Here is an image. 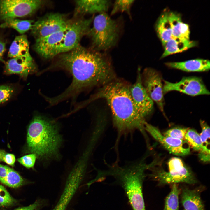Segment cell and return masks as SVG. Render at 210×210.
Segmentation results:
<instances>
[{"mask_svg":"<svg viewBox=\"0 0 210 210\" xmlns=\"http://www.w3.org/2000/svg\"><path fill=\"white\" fill-rule=\"evenodd\" d=\"M54 69L65 70L73 78L70 85L62 93L48 98V102L51 106L74 98L86 89L102 86L116 79L111 62L107 56L80 45L62 54L54 65L45 71Z\"/></svg>","mask_w":210,"mask_h":210,"instance_id":"cell-1","label":"cell"},{"mask_svg":"<svg viewBox=\"0 0 210 210\" xmlns=\"http://www.w3.org/2000/svg\"><path fill=\"white\" fill-rule=\"evenodd\" d=\"M130 85L116 79L102 86L89 99L78 105L81 109L90 103L99 99H105L111 111L113 125L118 137L136 130L146 137V122L136 109L130 92Z\"/></svg>","mask_w":210,"mask_h":210,"instance_id":"cell-2","label":"cell"},{"mask_svg":"<svg viewBox=\"0 0 210 210\" xmlns=\"http://www.w3.org/2000/svg\"><path fill=\"white\" fill-rule=\"evenodd\" d=\"M27 141L31 153L49 158L57 155L62 139L54 121L37 114L28 126Z\"/></svg>","mask_w":210,"mask_h":210,"instance_id":"cell-3","label":"cell"},{"mask_svg":"<svg viewBox=\"0 0 210 210\" xmlns=\"http://www.w3.org/2000/svg\"><path fill=\"white\" fill-rule=\"evenodd\" d=\"M150 167L143 161L128 165H114L104 173L103 176L114 177L125 190L133 210H146L143 196V184L145 177V172Z\"/></svg>","mask_w":210,"mask_h":210,"instance_id":"cell-4","label":"cell"},{"mask_svg":"<svg viewBox=\"0 0 210 210\" xmlns=\"http://www.w3.org/2000/svg\"><path fill=\"white\" fill-rule=\"evenodd\" d=\"M92 22L88 35L91 37L93 49L98 51L106 50L115 46L119 32L116 22L106 13H99Z\"/></svg>","mask_w":210,"mask_h":210,"instance_id":"cell-5","label":"cell"},{"mask_svg":"<svg viewBox=\"0 0 210 210\" xmlns=\"http://www.w3.org/2000/svg\"><path fill=\"white\" fill-rule=\"evenodd\" d=\"M80 19L71 22L55 52V56L69 52L80 45L83 36L88 35L93 19Z\"/></svg>","mask_w":210,"mask_h":210,"instance_id":"cell-6","label":"cell"},{"mask_svg":"<svg viewBox=\"0 0 210 210\" xmlns=\"http://www.w3.org/2000/svg\"><path fill=\"white\" fill-rule=\"evenodd\" d=\"M43 3L40 0H0V20L5 21L30 15Z\"/></svg>","mask_w":210,"mask_h":210,"instance_id":"cell-7","label":"cell"},{"mask_svg":"<svg viewBox=\"0 0 210 210\" xmlns=\"http://www.w3.org/2000/svg\"><path fill=\"white\" fill-rule=\"evenodd\" d=\"M71 22L62 14L49 13L34 23L31 33L36 40L65 29Z\"/></svg>","mask_w":210,"mask_h":210,"instance_id":"cell-8","label":"cell"},{"mask_svg":"<svg viewBox=\"0 0 210 210\" xmlns=\"http://www.w3.org/2000/svg\"><path fill=\"white\" fill-rule=\"evenodd\" d=\"M141 78L143 85L149 97L164 112V99L162 77L157 71L148 68L144 71Z\"/></svg>","mask_w":210,"mask_h":210,"instance_id":"cell-9","label":"cell"},{"mask_svg":"<svg viewBox=\"0 0 210 210\" xmlns=\"http://www.w3.org/2000/svg\"><path fill=\"white\" fill-rule=\"evenodd\" d=\"M172 91L179 92L191 96L210 94L202 79L196 76L183 77L175 83L164 80V94Z\"/></svg>","mask_w":210,"mask_h":210,"instance_id":"cell-10","label":"cell"},{"mask_svg":"<svg viewBox=\"0 0 210 210\" xmlns=\"http://www.w3.org/2000/svg\"><path fill=\"white\" fill-rule=\"evenodd\" d=\"M135 82L130 85V92L134 107L144 119L152 112L153 102L148 94L142 83L140 70H138Z\"/></svg>","mask_w":210,"mask_h":210,"instance_id":"cell-11","label":"cell"},{"mask_svg":"<svg viewBox=\"0 0 210 210\" xmlns=\"http://www.w3.org/2000/svg\"><path fill=\"white\" fill-rule=\"evenodd\" d=\"M145 129L171 153L179 156L190 153V146H186V144H188L185 141L165 136L157 128L146 122Z\"/></svg>","mask_w":210,"mask_h":210,"instance_id":"cell-12","label":"cell"},{"mask_svg":"<svg viewBox=\"0 0 210 210\" xmlns=\"http://www.w3.org/2000/svg\"><path fill=\"white\" fill-rule=\"evenodd\" d=\"M149 169L152 171L150 176L160 184L179 183L194 184L197 182L191 171L186 166L182 169L167 172L153 167Z\"/></svg>","mask_w":210,"mask_h":210,"instance_id":"cell-13","label":"cell"},{"mask_svg":"<svg viewBox=\"0 0 210 210\" xmlns=\"http://www.w3.org/2000/svg\"><path fill=\"white\" fill-rule=\"evenodd\" d=\"M69 25L62 30L35 40L34 46L35 51L41 56L46 59L54 57L56 49L62 40Z\"/></svg>","mask_w":210,"mask_h":210,"instance_id":"cell-14","label":"cell"},{"mask_svg":"<svg viewBox=\"0 0 210 210\" xmlns=\"http://www.w3.org/2000/svg\"><path fill=\"white\" fill-rule=\"evenodd\" d=\"M36 66L31 55L11 58L5 64L4 73L9 75L15 74L25 79L29 75L36 72Z\"/></svg>","mask_w":210,"mask_h":210,"instance_id":"cell-15","label":"cell"},{"mask_svg":"<svg viewBox=\"0 0 210 210\" xmlns=\"http://www.w3.org/2000/svg\"><path fill=\"white\" fill-rule=\"evenodd\" d=\"M75 14L100 13H106L110 6L109 0H77Z\"/></svg>","mask_w":210,"mask_h":210,"instance_id":"cell-16","label":"cell"},{"mask_svg":"<svg viewBox=\"0 0 210 210\" xmlns=\"http://www.w3.org/2000/svg\"><path fill=\"white\" fill-rule=\"evenodd\" d=\"M167 67L187 72L207 71L210 68L209 60L197 59L179 62H168L165 63Z\"/></svg>","mask_w":210,"mask_h":210,"instance_id":"cell-17","label":"cell"},{"mask_svg":"<svg viewBox=\"0 0 210 210\" xmlns=\"http://www.w3.org/2000/svg\"><path fill=\"white\" fill-rule=\"evenodd\" d=\"M172 37L182 39L190 40V31L188 24L183 22L180 15L174 12H167Z\"/></svg>","mask_w":210,"mask_h":210,"instance_id":"cell-18","label":"cell"},{"mask_svg":"<svg viewBox=\"0 0 210 210\" xmlns=\"http://www.w3.org/2000/svg\"><path fill=\"white\" fill-rule=\"evenodd\" d=\"M181 199L184 210H204V205L198 190L185 188L182 190Z\"/></svg>","mask_w":210,"mask_h":210,"instance_id":"cell-19","label":"cell"},{"mask_svg":"<svg viewBox=\"0 0 210 210\" xmlns=\"http://www.w3.org/2000/svg\"><path fill=\"white\" fill-rule=\"evenodd\" d=\"M197 44V42L194 41L182 39L172 37L164 46V52L161 58L185 51L196 46Z\"/></svg>","mask_w":210,"mask_h":210,"instance_id":"cell-20","label":"cell"},{"mask_svg":"<svg viewBox=\"0 0 210 210\" xmlns=\"http://www.w3.org/2000/svg\"><path fill=\"white\" fill-rule=\"evenodd\" d=\"M8 55L11 58L31 55L29 52V44L26 35H22L15 37L10 46Z\"/></svg>","mask_w":210,"mask_h":210,"instance_id":"cell-21","label":"cell"},{"mask_svg":"<svg viewBox=\"0 0 210 210\" xmlns=\"http://www.w3.org/2000/svg\"><path fill=\"white\" fill-rule=\"evenodd\" d=\"M155 28L157 34L164 46L172 37V30L168 19L167 12L163 13L160 16Z\"/></svg>","mask_w":210,"mask_h":210,"instance_id":"cell-22","label":"cell"},{"mask_svg":"<svg viewBox=\"0 0 210 210\" xmlns=\"http://www.w3.org/2000/svg\"><path fill=\"white\" fill-rule=\"evenodd\" d=\"M185 141L189 146L199 153L210 154V150L202 143L200 135L195 130L188 129L185 136Z\"/></svg>","mask_w":210,"mask_h":210,"instance_id":"cell-23","label":"cell"},{"mask_svg":"<svg viewBox=\"0 0 210 210\" xmlns=\"http://www.w3.org/2000/svg\"><path fill=\"white\" fill-rule=\"evenodd\" d=\"M4 23L5 28L10 27L20 34H23L31 29L34 23L32 20H22L15 18L5 21Z\"/></svg>","mask_w":210,"mask_h":210,"instance_id":"cell-24","label":"cell"},{"mask_svg":"<svg viewBox=\"0 0 210 210\" xmlns=\"http://www.w3.org/2000/svg\"><path fill=\"white\" fill-rule=\"evenodd\" d=\"M180 190L176 184H173L170 192L166 197L164 210H178Z\"/></svg>","mask_w":210,"mask_h":210,"instance_id":"cell-25","label":"cell"},{"mask_svg":"<svg viewBox=\"0 0 210 210\" xmlns=\"http://www.w3.org/2000/svg\"><path fill=\"white\" fill-rule=\"evenodd\" d=\"M1 183L8 187L16 188L22 186L24 181L17 172L9 167L6 177Z\"/></svg>","mask_w":210,"mask_h":210,"instance_id":"cell-26","label":"cell"},{"mask_svg":"<svg viewBox=\"0 0 210 210\" xmlns=\"http://www.w3.org/2000/svg\"><path fill=\"white\" fill-rule=\"evenodd\" d=\"M16 87L12 85H0V105L10 100L16 93Z\"/></svg>","mask_w":210,"mask_h":210,"instance_id":"cell-27","label":"cell"},{"mask_svg":"<svg viewBox=\"0 0 210 210\" xmlns=\"http://www.w3.org/2000/svg\"><path fill=\"white\" fill-rule=\"evenodd\" d=\"M134 0H116L115 2L111 15H113L118 12H125L131 18V8Z\"/></svg>","mask_w":210,"mask_h":210,"instance_id":"cell-28","label":"cell"},{"mask_svg":"<svg viewBox=\"0 0 210 210\" xmlns=\"http://www.w3.org/2000/svg\"><path fill=\"white\" fill-rule=\"evenodd\" d=\"M16 203V200L12 197L4 186L0 184V206H10Z\"/></svg>","mask_w":210,"mask_h":210,"instance_id":"cell-29","label":"cell"},{"mask_svg":"<svg viewBox=\"0 0 210 210\" xmlns=\"http://www.w3.org/2000/svg\"><path fill=\"white\" fill-rule=\"evenodd\" d=\"M188 129L182 127H176L166 131L164 135L167 137L185 141V136Z\"/></svg>","mask_w":210,"mask_h":210,"instance_id":"cell-30","label":"cell"},{"mask_svg":"<svg viewBox=\"0 0 210 210\" xmlns=\"http://www.w3.org/2000/svg\"><path fill=\"white\" fill-rule=\"evenodd\" d=\"M200 124L202 131L200 135L201 141L203 144L208 148L209 145L210 128L206 123L204 121L200 120Z\"/></svg>","mask_w":210,"mask_h":210,"instance_id":"cell-31","label":"cell"},{"mask_svg":"<svg viewBox=\"0 0 210 210\" xmlns=\"http://www.w3.org/2000/svg\"><path fill=\"white\" fill-rule=\"evenodd\" d=\"M36 155L32 153L24 156L18 159V162L27 168L34 167L36 160Z\"/></svg>","mask_w":210,"mask_h":210,"instance_id":"cell-32","label":"cell"},{"mask_svg":"<svg viewBox=\"0 0 210 210\" xmlns=\"http://www.w3.org/2000/svg\"><path fill=\"white\" fill-rule=\"evenodd\" d=\"M47 201L45 199H39L29 206L19 207L13 210H40L47 204ZM3 210H9L3 209Z\"/></svg>","mask_w":210,"mask_h":210,"instance_id":"cell-33","label":"cell"},{"mask_svg":"<svg viewBox=\"0 0 210 210\" xmlns=\"http://www.w3.org/2000/svg\"><path fill=\"white\" fill-rule=\"evenodd\" d=\"M15 161V155L12 154L6 153L3 158L2 161L8 164L13 166Z\"/></svg>","mask_w":210,"mask_h":210,"instance_id":"cell-34","label":"cell"},{"mask_svg":"<svg viewBox=\"0 0 210 210\" xmlns=\"http://www.w3.org/2000/svg\"><path fill=\"white\" fill-rule=\"evenodd\" d=\"M9 167L0 164V182H1L6 177Z\"/></svg>","mask_w":210,"mask_h":210,"instance_id":"cell-35","label":"cell"},{"mask_svg":"<svg viewBox=\"0 0 210 210\" xmlns=\"http://www.w3.org/2000/svg\"><path fill=\"white\" fill-rule=\"evenodd\" d=\"M199 157L200 160L204 162H209L210 154L205 153H199Z\"/></svg>","mask_w":210,"mask_h":210,"instance_id":"cell-36","label":"cell"},{"mask_svg":"<svg viewBox=\"0 0 210 210\" xmlns=\"http://www.w3.org/2000/svg\"><path fill=\"white\" fill-rule=\"evenodd\" d=\"M5 50V44L0 40V61L2 60V57Z\"/></svg>","mask_w":210,"mask_h":210,"instance_id":"cell-37","label":"cell"},{"mask_svg":"<svg viewBox=\"0 0 210 210\" xmlns=\"http://www.w3.org/2000/svg\"><path fill=\"white\" fill-rule=\"evenodd\" d=\"M6 153L5 151L3 150H0V161H1L3 157Z\"/></svg>","mask_w":210,"mask_h":210,"instance_id":"cell-38","label":"cell"},{"mask_svg":"<svg viewBox=\"0 0 210 210\" xmlns=\"http://www.w3.org/2000/svg\"><path fill=\"white\" fill-rule=\"evenodd\" d=\"M0 28H4V23H3L2 24H0Z\"/></svg>","mask_w":210,"mask_h":210,"instance_id":"cell-39","label":"cell"}]
</instances>
